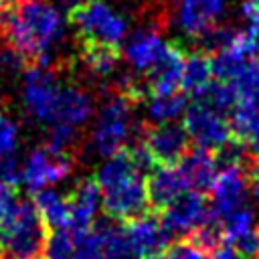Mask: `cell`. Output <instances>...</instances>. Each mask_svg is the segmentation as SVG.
Instances as JSON below:
<instances>
[{
    "instance_id": "4dcf8cb0",
    "label": "cell",
    "mask_w": 259,
    "mask_h": 259,
    "mask_svg": "<svg viewBox=\"0 0 259 259\" xmlns=\"http://www.w3.org/2000/svg\"><path fill=\"white\" fill-rule=\"evenodd\" d=\"M77 140V130L67 127V125H53L49 127V138H47V146L59 152H67Z\"/></svg>"
},
{
    "instance_id": "b9f144b4",
    "label": "cell",
    "mask_w": 259,
    "mask_h": 259,
    "mask_svg": "<svg viewBox=\"0 0 259 259\" xmlns=\"http://www.w3.org/2000/svg\"><path fill=\"white\" fill-rule=\"evenodd\" d=\"M22 2H30V0H22Z\"/></svg>"
},
{
    "instance_id": "74e56055",
    "label": "cell",
    "mask_w": 259,
    "mask_h": 259,
    "mask_svg": "<svg viewBox=\"0 0 259 259\" xmlns=\"http://www.w3.org/2000/svg\"><path fill=\"white\" fill-rule=\"evenodd\" d=\"M142 259H166V257H162L160 253H156V255H148V257H142Z\"/></svg>"
},
{
    "instance_id": "f1b7e54d",
    "label": "cell",
    "mask_w": 259,
    "mask_h": 259,
    "mask_svg": "<svg viewBox=\"0 0 259 259\" xmlns=\"http://www.w3.org/2000/svg\"><path fill=\"white\" fill-rule=\"evenodd\" d=\"M198 99H202L204 103H208L214 109H219V111L225 113V111H229V109L235 107V103H237V91H235V87L231 83L217 79V81H212L206 87V91Z\"/></svg>"
},
{
    "instance_id": "44dd1931",
    "label": "cell",
    "mask_w": 259,
    "mask_h": 259,
    "mask_svg": "<svg viewBox=\"0 0 259 259\" xmlns=\"http://www.w3.org/2000/svg\"><path fill=\"white\" fill-rule=\"evenodd\" d=\"M182 59L184 53L170 45L162 59L148 71V81L152 91H176L180 87V73H182Z\"/></svg>"
},
{
    "instance_id": "7c38bea8",
    "label": "cell",
    "mask_w": 259,
    "mask_h": 259,
    "mask_svg": "<svg viewBox=\"0 0 259 259\" xmlns=\"http://www.w3.org/2000/svg\"><path fill=\"white\" fill-rule=\"evenodd\" d=\"M123 59L130 69L138 73H148L170 47L156 28H140L125 36L123 40Z\"/></svg>"
},
{
    "instance_id": "6da1fadb",
    "label": "cell",
    "mask_w": 259,
    "mask_h": 259,
    "mask_svg": "<svg viewBox=\"0 0 259 259\" xmlns=\"http://www.w3.org/2000/svg\"><path fill=\"white\" fill-rule=\"evenodd\" d=\"M22 105L26 113L45 123L79 130L93 115L91 95L71 83H63L49 65H34L22 75Z\"/></svg>"
},
{
    "instance_id": "83f0119b",
    "label": "cell",
    "mask_w": 259,
    "mask_h": 259,
    "mask_svg": "<svg viewBox=\"0 0 259 259\" xmlns=\"http://www.w3.org/2000/svg\"><path fill=\"white\" fill-rule=\"evenodd\" d=\"M45 259H75V231L71 229H55L51 237H47L42 253Z\"/></svg>"
},
{
    "instance_id": "e0dca14e",
    "label": "cell",
    "mask_w": 259,
    "mask_h": 259,
    "mask_svg": "<svg viewBox=\"0 0 259 259\" xmlns=\"http://www.w3.org/2000/svg\"><path fill=\"white\" fill-rule=\"evenodd\" d=\"M188 188L192 190H208L217 172H219V160L210 154V150H204V148H196L192 152L186 150V154L180 158V164H178Z\"/></svg>"
},
{
    "instance_id": "7402d4cb",
    "label": "cell",
    "mask_w": 259,
    "mask_h": 259,
    "mask_svg": "<svg viewBox=\"0 0 259 259\" xmlns=\"http://www.w3.org/2000/svg\"><path fill=\"white\" fill-rule=\"evenodd\" d=\"M184 93L176 91H152L146 99V115L152 123H172L186 111Z\"/></svg>"
},
{
    "instance_id": "8992f818",
    "label": "cell",
    "mask_w": 259,
    "mask_h": 259,
    "mask_svg": "<svg viewBox=\"0 0 259 259\" xmlns=\"http://www.w3.org/2000/svg\"><path fill=\"white\" fill-rule=\"evenodd\" d=\"M71 20L77 32L89 45H101L115 49L130 34V26L123 14H119L105 0H85L71 10Z\"/></svg>"
},
{
    "instance_id": "8fae6325",
    "label": "cell",
    "mask_w": 259,
    "mask_h": 259,
    "mask_svg": "<svg viewBox=\"0 0 259 259\" xmlns=\"http://www.w3.org/2000/svg\"><path fill=\"white\" fill-rule=\"evenodd\" d=\"M208 219H210V208L204 196L198 190H186L178 198H174L168 206H164L162 225L166 227L168 235L184 237V235H192Z\"/></svg>"
},
{
    "instance_id": "cb8c5ba5",
    "label": "cell",
    "mask_w": 259,
    "mask_h": 259,
    "mask_svg": "<svg viewBox=\"0 0 259 259\" xmlns=\"http://www.w3.org/2000/svg\"><path fill=\"white\" fill-rule=\"evenodd\" d=\"M99 243H101V257L103 259H138L132 251L123 227L117 225H99L95 227Z\"/></svg>"
},
{
    "instance_id": "277c9868",
    "label": "cell",
    "mask_w": 259,
    "mask_h": 259,
    "mask_svg": "<svg viewBox=\"0 0 259 259\" xmlns=\"http://www.w3.org/2000/svg\"><path fill=\"white\" fill-rule=\"evenodd\" d=\"M45 241V225L34 204L18 198L12 186L0 188V247L6 257L36 259Z\"/></svg>"
},
{
    "instance_id": "d6a6232c",
    "label": "cell",
    "mask_w": 259,
    "mask_h": 259,
    "mask_svg": "<svg viewBox=\"0 0 259 259\" xmlns=\"http://www.w3.org/2000/svg\"><path fill=\"white\" fill-rule=\"evenodd\" d=\"M166 259H208L206 251L202 247H198L192 239L190 241H178L168 249V257Z\"/></svg>"
},
{
    "instance_id": "ba28073f",
    "label": "cell",
    "mask_w": 259,
    "mask_h": 259,
    "mask_svg": "<svg viewBox=\"0 0 259 259\" xmlns=\"http://www.w3.org/2000/svg\"><path fill=\"white\" fill-rule=\"evenodd\" d=\"M182 127L190 142L196 144V148L204 150H219L225 146L231 138V125L223 111L214 109L212 105L198 99L190 107H186L182 115Z\"/></svg>"
},
{
    "instance_id": "7a4b0ae2",
    "label": "cell",
    "mask_w": 259,
    "mask_h": 259,
    "mask_svg": "<svg viewBox=\"0 0 259 259\" xmlns=\"http://www.w3.org/2000/svg\"><path fill=\"white\" fill-rule=\"evenodd\" d=\"M2 32L22 59L47 65L67 38V20L57 4L30 0L4 12Z\"/></svg>"
},
{
    "instance_id": "9a60e30c",
    "label": "cell",
    "mask_w": 259,
    "mask_h": 259,
    "mask_svg": "<svg viewBox=\"0 0 259 259\" xmlns=\"http://www.w3.org/2000/svg\"><path fill=\"white\" fill-rule=\"evenodd\" d=\"M69 202V225L71 231H89L95 223V217L101 208V194L99 186L91 178L79 180L71 194L67 196Z\"/></svg>"
},
{
    "instance_id": "d4e9b609",
    "label": "cell",
    "mask_w": 259,
    "mask_h": 259,
    "mask_svg": "<svg viewBox=\"0 0 259 259\" xmlns=\"http://www.w3.org/2000/svg\"><path fill=\"white\" fill-rule=\"evenodd\" d=\"M217 223H219L223 241L235 243L239 237H243L245 233H249L251 229L257 227V217H255V210L249 204H245V206H239L237 210L229 212L227 217L219 219Z\"/></svg>"
},
{
    "instance_id": "5b68a950",
    "label": "cell",
    "mask_w": 259,
    "mask_h": 259,
    "mask_svg": "<svg viewBox=\"0 0 259 259\" xmlns=\"http://www.w3.org/2000/svg\"><path fill=\"white\" fill-rule=\"evenodd\" d=\"M134 134V113L130 99L125 95H111L99 107L93 117V127L89 134L91 150L107 158L111 154L121 152V148L130 142Z\"/></svg>"
},
{
    "instance_id": "2e32d148",
    "label": "cell",
    "mask_w": 259,
    "mask_h": 259,
    "mask_svg": "<svg viewBox=\"0 0 259 259\" xmlns=\"http://www.w3.org/2000/svg\"><path fill=\"white\" fill-rule=\"evenodd\" d=\"M146 190L148 202L164 208L182 192H186L188 184L176 164H160L150 172V178L146 180Z\"/></svg>"
},
{
    "instance_id": "ac0fdd59",
    "label": "cell",
    "mask_w": 259,
    "mask_h": 259,
    "mask_svg": "<svg viewBox=\"0 0 259 259\" xmlns=\"http://www.w3.org/2000/svg\"><path fill=\"white\" fill-rule=\"evenodd\" d=\"M231 111V134L251 156L259 158V103L239 99Z\"/></svg>"
},
{
    "instance_id": "603a6c76",
    "label": "cell",
    "mask_w": 259,
    "mask_h": 259,
    "mask_svg": "<svg viewBox=\"0 0 259 259\" xmlns=\"http://www.w3.org/2000/svg\"><path fill=\"white\" fill-rule=\"evenodd\" d=\"M34 208L45 227L51 229H65L69 225V202L67 196L53 188L36 190L34 194Z\"/></svg>"
},
{
    "instance_id": "8d00e7d4",
    "label": "cell",
    "mask_w": 259,
    "mask_h": 259,
    "mask_svg": "<svg viewBox=\"0 0 259 259\" xmlns=\"http://www.w3.org/2000/svg\"><path fill=\"white\" fill-rule=\"evenodd\" d=\"M249 198L257 204L259 208V170L249 178Z\"/></svg>"
},
{
    "instance_id": "e575fe53",
    "label": "cell",
    "mask_w": 259,
    "mask_h": 259,
    "mask_svg": "<svg viewBox=\"0 0 259 259\" xmlns=\"http://www.w3.org/2000/svg\"><path fill=\"white\" fill-rule=\"evenodd\" d=\"M22 57L14 51V49H6L0 53V69H4L6 73H16L22 69Z\"/></svg>"
},
{
    "instance_id": "836d02e7",
    "label": "cell",
    "mask_w": 259,
    "mask_h": 259,
    "mask_svg": "<svg viewBox=\"0 0 259 259\" xmlns=\"http://www.w3.org/2000/svg\"><path fill=\"white\" fill-rule=\"evenodd\" d=\"M239 16L247 26L259 28V0H239Z\"/></svg>"
},
{
    "instance_id": "d6986e66",
    "label": "cell",
    "mask_w": 259,
    "mask_h": 259,
    "mask_svg": "<svg viewBox=\"0 0 259 259\" xmlns=\"http://www.w3.org/2000/svg\"><path fill=\"white\" fill-rule=\"evenodd\" d=\"M20 146V127L18 123L0 111V188L14 186L18 182V164L16 152Z\"/></svg>"
},
{
    "instance_id": "f35d334b",
    "label": "cell",
    "mask_w": 259,
    "mask_h": 259,
    "mask_svg": "<svg viewBox=\"0 0 259 259\" xmlns=\"http://www.w3.org/2000/svg\"><path fill=\"white\" fill-rule=\"evenodd\" d=\"M6 259H30V257H6Z\"/></svg>"
},
{
    "instance_id": "4316f807",
    "label": "cell",
    "mask_w": 259,
    "mask_h": 259,
    "mask_svg": "<svg viewBox=\"0 0 259 259\" xmlns=\"http://www.w3.org/2000/svg\"><path fill=\"white\" fill-rule=\"evenodd\" d=\"M231 85L237 91V101L259 103V57L249 59L233 77Z\"/></svg>"
},
{
    "instance_id": "30bf717a",
    "label": "cell",
    "mask_w": 259,
    "mask_h": 259,
    "mask_svg": "<svg viewBox=\"0 0 259 259\" xmlns=\"http://www.w3.org/2000/svg\"><path fill=\"white\" fill-rule=\"evenodd\" d=\"M229 12V0H182L174 24L186 36L200 40L212 26L221 24Z\"/></svg>"
},
{
    "instance_id": "ffe728a7",
    "label": "cell",
    "mask_w": 259,
    "mask_h": 259,
    "mask_svg": "<svg viewBox=\"0 0 259 259\" xmlns=\"http://www.w3.org/2000/svg\"><path fill=\"white\" fill-rule=\"evenodd\" d=\"M212 63L206 53L194 51L184 55L182 59V73H180V87L194 97H200L206 87L212 83Z\"/></svg>"
},
{
    "instance_id": "3957f363",
    "label": "cell",
    "mask_w": 259,
    "mask_h": 259,
    "mask_svg": "<svg viewBox=\"0 0 259 259\" xmlns=\"http://www.w3.org/2000/svg\"><path fill=\"white\" fill-rule=\"evenodd\" d=\"M144 172L134 164L127 152L107 156L97 168V186L101 208L115 221H130L144 214L148 206V190Z\"/></svg>"
},
{
    "instance_id": "d590c367",
    "label": "cell",
    "mask_w": 259,
    "mask_h": 259,
    "mask_svg": "<svg viewBox=\"0 0 259 259\" xmlns=\"http://www.w3.org/2000/svg\"><path fill=\"white\" fill-rule=\"evenodd\" d=\"M208 259H243V257H239V253L233 247H221L219 245L217 249H212V255Z\"/></svg>"
},
{
    "instance_id": "f546056e",
    "label": "cell",
    "mask_w": 259,
    "mask_h": 259,
    "mask_svg": "<svg viewBox=\"0 0 259 259\" xmlns=\"http://www.w3.org/2000/svg\"><path fill=\"white\" fill-rule=\"evenodd\" d=\"M192 241H194L198 247H202L204 251H212V249H217V247L221 245V241H223L219 223L210 217L204 225H200V227L192 233Z\"/></svg>"
},
{
    "instance_id": "4fadbf2b",
    "label": "cell",
    "mask_w": 259,
    "mask_h": 259,
    "mask_svg": "<svg viewBox=\"0 0 259 259\" xmlns=\"http://www.w3.org/2000/svg\"><path fill=\"white\" fill-rule=\"evenodd\" d=\"M123 231H125L127 243L138 259L160 253L168 245V239H170L162 221H158L156 217H150V214H138V217L130 219L127 225L123 227Z\"/></svg>"
},
{
    "instance_id": "60d3db41",
    "label": "cell",
    "mask_w": 259,
    "mask_h": 259,
    "mask_svg": "<svg viewBox=\"0 0 259 259\" xmlns=\"http://www.w3.org/2000/svg\"><path fill=\"white\" fill-rule=\"evenodd\" d=\"M170 2H182V0H170Z\"/></svg>"
},
{
    "instance_id": "484cf974",
    "label": "cell",
    "mask_w": 259,
    "mask_h": 259,
    "mask_svg": "<svg viewBox=\"0 0 259 259\" xmlns=\"http://www.w3.org/2000/svg\"><path fill=\"white\" fill-rule=\"evenodd\" d=\"M83 65L89 75L105 79L117 71V55L111 47L89 45V49L83 53Z\"/></svg>"
},
{
    "instance_id": "5bb4252c",
    "label": "cell",
    "mask_w": 259,
    "mask_h": 259,
    "mask_svg": "<svg viewBox=\"0 0 259 259\" xmlns=\"http://www.w3.org/2000/svg\"><path fill=\"white\" fill-rule=\"evenodd\" d=\"M188 142L190 140L184 127L172 121V123H154V127L148 130L146 134L144 146L148 148L154 160L162 164H174L186 154Z\"/></svg>"
},
{
    "instance_id": "52a82bcc",
    "label": "cell",
    "mask_w": 259,
    "mask_h": 259,
    "mask_svg": "<svg viewBox=\"0 0 259 259\" xmlns=\"http://www.w3.org/2000/svg\"><path fill=\"white\" fill-rule=\"evenodd\" d=\"M73 162L67 152L40 146L30 150L22 160V164L18 166V182H22L32 192L42 188H53L63 180H67Z\"/></svg>"
},
{
    "instance_id": "ab89813d",
    "label": "cell",
    "mask_w": 259,
    "mask_h": 259,
    "mask_svg": "<svg viewBox=\"0 0 259 259\" xmlns=\"http://www.w3.org/2000/svg\"><path fill=\"white\" fill-rule=\"evenodd\" d=\"M4 2H6V0H0V8H2V4H4Z\"/></svg>"
},
{
    "instance_id": "9c48e42d",
    "label": "cell",
    "mask_w": 259,
    "mask_h": 259,
    "mask_svg": "<svg viewBox=\"0 0 259 259\" xmlns=\"http://www.w3.org/2000/svg\"><path fill=\"white\" fill-rule=\"evenodd\" d=\"M210 217H227L239 206L249 204V172L245 164H225L210 184Z\"/></svg>"
},
{
    "instance_id": "1f68e13d",
    "label": "cell",
    "mask_w": 259,
    "mask_h": 259,
    "mask_svg": "<svg viewBox=\"0 0 259 259\" xmlns=\"http://www.w3.org/2000/svg\"><path fill=\"white\" fill-rule=\"evenodd\" d=\"M233 249L239 253V257L245 259H257L259 257V225L255 229H251L249 233H245L243 237H239L235 243H231Z\"/></svg>"
}]
</instances>
